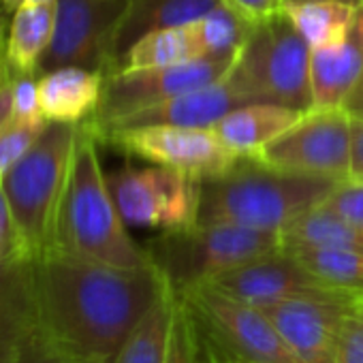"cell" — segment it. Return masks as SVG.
I'll list each match as a JSON object with an SVG mask.
<instances>
[{
    "mask_svg": "<svg viewBox=\"0 0 363 363\" xmlns=\"http://www.w3.org/2000/svg\"><path fill=\"white\" fill-rule=\"evenodd\" d=\"M37 323L33 259L13 255L0 263V363H13V357Z\"/></svg>",
    "mask_w": 363,
    "mask_h": 363,
    "instance_id": "obj_18",
    "label": "cell"
},
{
    "mask_svg": "<svg viewBox=\"0 0 363 363\" xmlns=\"http://www.w3.org/2000/svg\"><path fill=\"white\" fill-rule=\"evenodd\" d=\"M13 363H75L69 354H65L52 340L50 335L35 323L30 331L24 335Z\"/></svg>",
    "mask_w": 363,
    "mask_h": 363,
    "instance_id": "obj_30",
    "label": "cell"
},
{
    "mask_svg": "<svg viewBox=\"0 0 363 363\" xmlns=\"http://www.w3.org/2000/svg\"><path fill=\"white\" fill-rule=\"evenodd\" d=\"M250 156L282 171L346 182L350 164V116L342 107H312L280 137Z\"/></svg>",
    "mask_w": 363,
    "mask_h": 363,
    "instance_id": "obj_10",
    "label": "cell"
},
{
    "mask_svg": "<svg viewBox=\"0 0 363 363\" xmlns=\"http://www.w3.org/2000/svg\"><path fill=\"white\" fill-rule=\"evenodd\" d=\"M333 363H363V316L357 310L340 327Z\"/></svg>",
    "mask_w": 363,
    "mask_h": 363,
    "instance_id": "obj_32",
    "label": "cell"
},
{
    "mask_svg": "<svg viewBox=\"0 0 363 363\" xmlns=\"http://www.w3.org/2000/svg\"><path fill=\"white\" fill-rule=\"evenodd\" d=\"M225 79L250 103L312 109L310 45L280 7L255 24Z\"/></svg>",
    "mask_w": 363,
    "mask_h": 363,
    "instance_id": "obj_5",
    "label": "cell"
},
{
    "mask_svg": "<svg viewBox=\"0 0 363 363\" xmlns=\"http://www.w3.org/2000/svg\"><path fill=\"white\" fill-rule=\"evenodd\" d=\"M359 297H301L263 312L301 363H333L340 327L357 310Z\"/></svg>",
    "mask_w": 363,
    "mask_h": 363,
    "instance_id": "obj_14",
    "label": "cell"
},
{
    "mask_svg": "<svg viewBox=\"0 0 363 363\" xmlns=\"http://www.w3.org/2000/svg\"><path fill=\"white\" fill-rule=\"evenodd\" d=\"M286 3H308V0H280V5H286ZM331 3H342V5L359 7L363 0H331Z\"/></svg>",
    "mask_w": 363,
    "mask_h": 363,
    "instance_id": "obj_42",
    "label": "cell"
},
{
    "mask_svg": "<svg viewBox=\"0 0 363 363\" xmlns=\"http://www.w3.org/2000/svg\"><path fill=\"white\" fill-rule=\"evenodd\" d=\"M107 184L126 227L162 233L199 223L201 179L197 177L150 162V167L126 164L109 173Z\"/></svg>",
    "mask_w": 363,
    "mask_h": 363,
    "instance_id": "obj_7",
    "label": "cell"
},
{
    "mask_svg": "<svg viewBox=\"0 0 363 363\" xmlns=\"http://www.w3.org/2000/svg\"><path fill=\"white\" fill-rule=\"evenodd\" d=\"M195 60H203V58L199 52L193 22H189L173 28L154 30L137 39L124 54L118 71L173 67V65H184Z\"/></svg>",
    "mask_w": 363,
    "mask_h": 363,
    "instance_id": "obj_22",
    "label": "cell"
},
{
    "mask_svg": "<svg viewBox=\"0 0 363 363\" xmlns=\"http://www.w3.org/2000/svg\"><path fill=\"white\" fill-rule=\"evenodd\" d=\"M306 111L278 103H248L229 111L212 130L242 156H250L286 128H291Z\"/></svg>",
    "mask_w": 363,
    "mask_h": 363,
    "instance_id": "obj_20",
    "label": "cell"
},
{
    "mask_svg": "<svg viewBox=\"0 0 363 363\" xmlns=\"http://www.w3.org/2000/svg\"><path fill=\"white\" fill-rule=\"evenodd\" d=\"M210 286L261 310L301 297H359L320 280L282 248L223 274Z\"/></svg>",
    "mask_w": 363,
    "mask_h": 363,
    "instance_id": "obj_13",
    "label": "cell"
},
{
    "mask_svg": "<svg viewBox=\"0 0 363 363\" xmlns=\"http://www.w3.org/2000/svg\"><path fill=\"white\" fill-rule=\"evenodd\" d=\"M56 3L22 5L9 20L3 60L11 79L37 75L54 35Z\"/></svg>",
    "mask_w": 363,
    "mask_h": 363,
    "instance_id": "obj_21",
    "label": "cell"
},
{
    "mask_svg": "<svg viewBox=\"0 0 363 363\" xmlns=\"http://www.w3.org/2000/svg\"><path fill=\"white\" fill-rule=\"evenodd\" d=\"M177 295L169 289L143 316L113 363H164Z\"/></svg>",
    "mask_w": 363,
    "mask_h": 363,
    "instance_id": "obj_26",
    "label": "cell"
},
{
    "mask_svg": "<svg viewBox=\"0 0 363 363\" xmlns=\"http://www.w3.org/2000/svg\"><path fill=\"white\" fill-rule=\"evenodd\" d=\"M323 206L348 223L363 229V184L357 182H342V184L323 201Z\"/></svg>",
    "mask_w": 363,
    "mask_h": 363,
    "instance_id": "obj_31",
    "label": "cell"
},
{
    "mask_svg": "<svg viewBox=\"0 0 363 363\" xmlns=\"http://www.w3.org/2000/svg\"><path fill=\"white\" fill-rule=\"evenodd\" d=\"M105 75L86 67H58L37 77L39 107L48 122L82 124L94 116Z\"/></svg>",
    "mask_w": 363,
    "mask_h": 363,
    "instance_id": "obj_17",
    "label": "cell"
},
{
    "mask_svg": "<svg viewBox=\"0 0 363 363\" xmlns=\"http://www.w3.org/2000/svg\"><path fill=\"white\" fill-rule=\"evenodd\" d=\"M13 255H24V252L20 248L18 231L11 218V210H9L3 184H0V263L7 261Z\"/></svg>",
    "mask_w": 363,
    "mask_h": 363,
    "instance_id": "obj_34",
    "label": "cell"
},
{
    "mask_svg": "<svg viewBox=\"0 0 363 363\" xmlns=\"http://www.w3.org/2000/svg\"><path fill=\"white\" fill-rule=\"evenodd\" d=\"M280 248L282 238L274 231H257L225 223H197L186 229L162 231L152 240L147 252L171 291L182 297Z\"/></svg>",
    "mask_w": 363,
    "mask_h": 363,
    "instance_id": "obj_6",
    "label": "cell"
},
{
    "mask_svg": "<svg viewBox=\"0 0 363 363\" xmlns=\"http://www.w3.org/2000/svg\"><path fill=\"white\" fill-rule=\"evenodd\" d=\"M282 248H352L363 250V229L327 210L323 203L293 218L282 231Z\"/></svg>",
    "mask_w": 363,
    "mask_h": 363,
    "instance_id": "obj_23",
    "label": "cell"
},
{
    "mask_svg": "<svg viewBox=\"0 0 363 363\" xmlns=\"http://www.w3.org/2000/svg\"><path fill=\"white\" fill-rule=\"evenodd\" d=\"M13 116V82L0 86V128Z\"/></svg>",
    "mask_w": 363,
    "mask_h": 363,
    "instance_id": "obj_38",
    "label": "cell"
},
{
    "mask_svg": "<svg viewBox=\"0 0 363 363\" xmlns=\"http://www.w3.org/2000/svg\"><path fill=\"white\" fill-rule=\"evenodd\" d=\"M48 120H18L9 118V122L0 128V179L3 175L26 154V150L37 141Z\"/></svg>",
    "mask_w": 363,
    "mask_h": 363,
    "instance_id": "obj_28",
    "label": "cell"
},
{
    "mask_svg": "<svg viewBox=\"0 0 363 363\" xmlns=\"http://www.w3.org/2000/svg\"><path fill=\"white\" fill-rule=\"evenodd\" d=\"M259 20L235 5L223 3L193 22L203 60H233Z\"/></svg>",
    "mask_w": 363,
    "mask_h": 363,
    "instance_id": "obj_24",
    "label": "cell"
},
{
    "mask_svg": "<svg viewBox=\"0 0 363 363\" xmlns=\"http://www.w3.org/2000/svg\"><path fill=\"white\" fill-rule=\"evenodd\" d=\"M7 82H13V79L9 77V71H7V67H5L3 54H0V86H3V84H7Z\"/></svg>",
    "mask_w": 363,
    "mask_h": 363,
    "instance_id": "obj_43",
    "label": "cell"
},
{
    "mask_svg": "<svg viewBox=\"0 0 363 363\" xmlns=\"http://www.w3.org/2000/svg\"><path fill=\"white\" fill-rule=\"evenodd\" d=\"M99 143L92 126L82 122L52 250L113 267H147L152 265L147 248L130 238L111 197Z\"/></svg>",
    "mask_w": 363,
    "mask_h": 363,
    "instance_id": "obj_2",
    "label": "cell"
},
{
    "mask_svg": "<svg viewBox=\"0 0 363 363\" xmlns=\"http://www.w3.org/2000/svg\"><path fill=\"white\" fill-rule=\"evenodd\" d=\"M340 179L303 175L242 156L229 171L201 179L199 223H225L280 233L293 218L320 206Z\"/></svg>",
    "mask_w": 363,
    "mask_h": 363,
    "instance_id": "obj_3",
    "label": "cell"
},
{
    "mask_svg": "<svg viewBox=\"0 0 363 363\" xmlns=\"http://www.w3.org/2000/svg\"><path fill=\"white\" fill-rule=\"evenodd\" d=\"M195 320V318H193ZM195 329H197V352H199V363H220L214 346L210 344V340L201 333V329L197 327L195 323Z\"/></svg>",
    "mask_w": 363,
    "mask_h": 363,
    "instance_id": "obj_39",
    "label": "cell"
},
{
    "mask_svg": "<svg viewBox=\"0 0 363 363\" xmlns=\"http://www.w3.org/2000/svg\"><path fill=\"white\" fill-rule=\"evenodd\" d=\"M164 363H199L195 320H193L189 306L184 303V299H179V297H177L173 323L169 329Z\"/></svg>",
    "mask_w": 363,
    "mask_h": 363,
    "instance_id": "obj_29",
    "label": "cell"
},
{
    "mask_svg": "<svg viewBox=\"0 0 363 363\" xmlns=\"http://www.w3.org/2000/svg\"><path fill=\"white\" fill-rule=\"evenodd\" d=\"M201 333H203V331H201ZM203 335H206V333H203ZM206 337H208V335H206ZM210 344H212V342H210ZM212 346H214V344H212ZM214 350H216V354H218V359H220V363H242V361H235V359H231V357H227V354H223V352H220V350H218L216 346H214Z\"/></svg>",
    "mask_w": 363,
    "mask_h": 363,
    "instance_id": "obj_44",
    "label": "cell"
},
{
    "mask_svg": "<svg viewBox=\"0 0 363 363\" xmlns=\"http://www.w3.org/2000/svg\"><path fill=\"white\" fill-rule=\"evenodd\" d=\"M3 3V7L7 9V13L11 16L18 7H22V5H52V3H56V0H0Z\"/></svg>",
    "mask_w": 363,
    "mask_h": 363,
    "instance_id": "obj_40",
    "label": "cell"
},
{
    "mask_svg": "<svg viewBox=\"0 0 363 363\" xmlns=\"http://www.w3.org/2000/svg\"><path fill=\"white\" fill-rule=\"evenodd\" d=\"M357 312H359V314L363 316V295L359 297V303H357Z\"/></svg>",
    "mask_w": 363,
    "mask_h": 363,
    "instance_id": "obj_45",
    "label": "cell"
},
{
    "mask_svg": "<svg viewBox=\"0 0 363 363\" xmlns=\"http://www.w3.org/2000/svg\"><path fill=\"white\" fill-rule=\"evenodd\" d=\"M363 184V120L350 118V164L348 179Z\"/></svg>",
    "mask_w": 363,
    "mask_h": 363,
    "instance_id": "obj_35",
    "label": "cell"
},
{
    "mask_svg": "<svg viewBox=\"0 0 363 363\" xmlns=\"http://www.w3.org/2000/svg\"><path fill=\"white\" fill-rule=\"evenodd\" d=\"M250 101L242 96L225 77L216 84L182 92L158 105L141 109L107 130L113 128H137V126H186V128H212L229 111L248 105ZM105 130V133H107ZM101 133V135H105ZM99 135V139H101Z\"/></svg>",
    "mask_w": 363,
    "mask_h": 363,
    "instance_id": "obj_15",
    "label": "cell"
},
{
    "mask_svg": "<svg viewBox=\"0 0 363 363\" xmlns=\"http://www.w3.org/2000/svg\"><path fill=\"white\" fill-rule=\"evenodd\" d=\"M220 3L223 0H128L113 39L109 73L118 71L128 48L143 35L195 22Z\"/></svg>",
    "mask_w": 363,
    "mask_h": 363,
    "instance_id": "obj_19",
    "label": "cell"
},
{
    "mask_svg": "<svg viewBox=\"0 0 363 363\" xmlns=\"http://www.w3.org/2000/svg\"><path fill=\"white\" fill-rule=\"evenodd\" d=\"M197 327L227 357L242 363H301L272 318L206 284L182 295Z\"/></svg>",
    "mask_w": 363,
    "mask_h": 363,
    "instance_id": "obj_8",
    "label": "cell"
},
{
    "mask_svg": "<svg viewBox=\"0 0 363 363\" xmlns=\"http://www.w3.org/2000/svg\"><path fill=\"white\" fill-rule=\"evenodd\" d=\"M331 286L363 295V250L352 248H282Z\"/></svg>",
    "mask_w": 363,
    "mask_h": 363,
    "instance_id": "obj_27",
    "label": "cell"
},
{
    "mask_svg": "<svg viewBox=\"0 0 363 363\" xmlns=\"http://www.w3.org/2000/svg\"><path fill=\"white\" fill-rule=\"evenodd\" d=\"M37 323L75 363H113L171 289L160 269L113 267L48 250L33 259Z\"/></svg>",
    "mask_w": 363,
    "mask_h": 363,
    "instance_id": "obj_1",
    "label": "cell"
},
{
    "mask_svg": "<svg viewBox=\"0 0 363 363\" xmlns=\"http://www.w3.org/2000/svg\"><path fill=\"white\" fill-rule=\"evenodd\" d=\"M342 109L354 118V120H363V73L359 75V79L354 82V86L350 88V92L346 94Z\"/></svg>",
    "mask_w": 363,
    "mask_h": 363,
    "instance_id": "obj_37",
    "label": "cell"
},
{
    "mask_svg": "<svg viewBox=\"0 0 363 363\" xmlns=\"http://www.w3.org/2000/svg\"><path fill=\"white\" fill-rule=\"evenodd\" d=\"M231 65L233 60H195L173 67L109 73L105 75L99 109L86 122L99 137L120 120L141 109L158 105L182 92L220 82L229 73Z\"/></svg>",
    "mask_w": 363,
    "mask_h": 363,
    "instance_id": "obj_9",
    "label": "cell"
},
{
    "mask_svg": "<svg viewBox=\"0 0 363 363\" xmlns=\"http://www.w3.org/2000/svg\"><path fill=\"white\" fill-rule=\"evenodd\" d=\"M280 9L295 24L310 50H323L346 37L357 7L331 0H308V3H286L280 5Z\"/></svg>",
    "mask_w": 363,
    "mask_h": 363,
    "instance_id": "obj_25",
    "label": "cell"
},
{
    "mask_svg": "<svg viewBox=\"0 0 363 363\" xmlns=\"http://www.w3.org/2000/svg\"><path fill=\"white\" fill-rule=\"evenodd\" d=\"M79 124L48 122L26 154L3 175L20 248L37 259L54 248V231L69 182Z\"/></svg>",
    "mask_w": 363,
    "mask_h": 363,
    "instance_id": "obj_4",
    "label": "cell"
},
{
    "mask_svg": "<svg viewBox=\"0 0 363 363\" xmlns=\"http://www.w3.org/2000/svg\"><path fill=\"white\" fill-rule=\"evenodd\" d=\"M363 73V3L354 9L346 37L329 48L310 50L312 107H342Z\"/></svg>",
    "mask_w": 363,
    "mask_h": 363,
    "instance_id": "obj_16",
    "label": "cell"
},
{
    "mask_svg": "<svg viewBox=\"0 0 363 363\" xmlns=\"http://www.w3.org/2000/svg\"><path fill=\"white\" fill-rule=\"evenodd\" d=\"M103 143H111L130 156L152 164L169 167L197 179H208L229 171L240 162L242 154L229 147L212 128L186 126H137L113 128L101 135Z\"/></svg>",
    "mask_w": 363,
    "mask_h": 363,
    "instance_id": "obj_11",
    "label": "cell"
},
{
    "mask_svg": "<svg viewBox=\"0 0 363 363\" xmlns=\"http://www.w3.org/2000/svg\"><path fill=\"white\" fill-rule=\"evenodd\" d=\"M13 118L18 120H45L39 107L37 75L13 79Z\"/></svg>",
    "mask_w": 363,
    "mask_h": 363,
    "instance_id": "obj_33",
    "label": "cell"
},
{
    "mask_svg": "<svg viewBox=\"0 0 363 363\" xmlns=\"http://www.w3.org/2000/svg\"><path fill=\"white\" fill-rule=\"evenodd\" d=\"M126 5L128 0H56L54 35L37 77L69 65L107 75Z\"/></svg>",
    "mask_w": 363,
    "mask_h": 363,
    "instance_id": "obj_12",
    "label": "cell"
},
{
    "mask_svg": "<svg viewBox=\"0 0 363 363\" xmlns=\"http://www.w3.org/2000/svg\"><path fill=\"white\" fill-rule=\"evenodd\" d=\"M9 13L7 9L3 7V3H0V54H3L5 50V39H7V28H9Z\"/></svg>",
    "mask_w": 363,
    "mask_h": 363,
    "instance_id": "obj_41",
    "label": "cell"
},
{
    "mask_svg": "<svg viewBox=\"0 0 363 363\" xmlns=\"http://www.w3.org/2000/svg\"><path fill=\"white\" fill-rule=\"evenodd\" d=\"M227 3L235 5L238 9H242L255 20H261L280 7V0H227Z\"/></svg>",
    "mask_w": 363,
    "mask_h": 363,
    "instance_id": "obj_36",
    "label": "cell"
}]
</instances>
